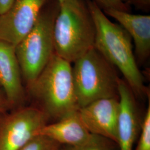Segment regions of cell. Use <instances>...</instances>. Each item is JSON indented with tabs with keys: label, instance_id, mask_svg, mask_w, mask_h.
<instances>
[{
	"label": "cell",
	"instance_id": "6da1fadb",
	"mask_svg": "<svg viewBox=\"0 0 150 150\" xmlns=\"http://www.w3.org/2000/svg\"><path fill=\"white\" fill-rule=\"evenodd\" d=\"M87 2L96 25L95 48L120 71L134 96L144 97L148 90L135 59L131 36L121 25L111 21L93 1Z\"/></svg>",
	"mask_w": 150,
	"mask_h": 150
},
{
	"label": "cell",
	"instance_id": "7a4b0ae2",
	"mask_svg": "<svg viewBox=\"0 0 150 150\" xmlns=\"http://www.w3.org/2000/svg\"><path fill=\"white\" fill-rule=\"evenodd\" d=\"M96 25L87 0H64L54 26V54L73 64L94 47Z\"/></svg>",
	"mask_w": 150,
	"mask_h": 150
},
{
	"label": "cell",
	"instance_id": "3957f363",
	"mask_svg": "<svg viewBox=\"0 0 150 150\" xmlns=\"http://www.w3.org/2000/svg\"><path fill=\"white\" fill-rule=\"evenodd\" d=\"M31 95L47 117L58 121L79 108L72 64L54 54L41 73L28 85Z\"/></svg>",
	"mask_w": 150,
	"mask_h": 150
},
{
	"label": "cell",
	"instance_id": "277c9868",
	"mask_svg": "<svg viewBox=\"0 0 150 150\" xmlns=\"http://www.w3.org/2000/svg\"><path fill=\"white\" fill-rule=\"evenodd\" d=\"M72 66L79 108L106 98H118L115 68L97 49L92 48Z\"/></svg>",
	"mask_w": 150,
	"mask_h": 150
},
{
	"label": "cell",
	"instance_id": "5b68a950",
	"mask_svg": "<svg viewBox=\"0 0 150 150\" xmlns=\"http://www.w3.org/2000/svg\"><path fill=\"white\" fill-rule=\"evenodd\" d=\"M59 10L57 0L49 7L44 6L31 31L15 47L22 77L27 85L40 75L54 54V23Z\"/></svg>",
	"mask_w": 150,
	"mask_h": 150
},
{
	"label": "cell",
	"instance_id": "8992f818",
	"mask_svg": "<svg viewBox=\"0 0 150 150\" xmlns=\"http://www.w3.org/2000/svg\"><path fill=\"white\" fill-rule=\"evenodd\" d=\"M38 107H21L0 114V150H20L47 124Z\"/></svg>",
	"mask_w": 150,
	"mask_h": 150
},
{
	"label": "cell",
	"instance_id": "52a82bcc",
	"mask_svg": "<svg viewBox=\"0 0 150 150\" xmlns=\"http://www.w3.org/2000/svg\"><path fill=\"white\" fill-rule=\"evenodd\" d=\"M47 0H16L0 15V40L16 47L38 20Z\"/></svg>",
	"mask_w": 150,
	"mask_h": 150
},
{
	"label": "cell",
	"instance_id": "ba28073f",
	"mask_svg": "<svg viewBox=\"0 0 150 150\" xmlns=\"http://www.w3.org/2000/svg\"><path fill=\"white\" fill-rule=\"evenodd\" d=\"M120 112L119 97L98 100L79 108L81 120L90 134L116 143Z\"/></svg>",
	"mask_w": 150,
	"mask_h": 150
},
{
	"label": "cell",
	"instance_id": "9c48e42d",
	"mask_svg": "<svg viewBox=\"0 0 150 150\" xmlns=\"http://www.w3.org/2000/svg\"><path fill=\"white\" fill-rule=\"evenodd\" d=\"M15 47L0 40V86L10 107L21 106L25 95Z\"/></svg>",
	"mask_w": 150,
	"mask_h": 150
},
{
	"label": "cell",
	"instance_id": "30bf717a",
	"mask_svg": "<svg viewBox=\"0 0 150 150\" xmlns=\"http://www.w3.org/2000/svg\"><path fill=\"white\" fill-rule=\"evenodd\" d=\"M118 93L120 112L117 144L119 150H133L141 128L134 96L127 84L120 79L118 80Z\"/></svg>",
	"mask_w": 150,
	"mask_h": 150
},
{
	"label": "cell",
	"instance_id": "8fae6325",
	"mask_svg": "<svg viewBox=\"0 0 150 150\" xmlns=\"http://www.w3.org/2000/svg\"><path fill=\"white\" fill-rule=\"evenodd\" d=\"M103 12L118 22L127 32L134 44L136 62H144L150 54V16L109 10Z\"/></svg>",
	"mask_w": 150,
	"mask_h": 150
},
{
	"label": "cell",
	"instance_id": "7c38bea8",
	"mask_svg": "<svg viewBox=\"0 0 150 150\" xmlns=\"http://www.w3.org/2000/svg\"><path fill=\"white\" fill-rule=\"evenodd\" d=\"M38 134L45 136L61 145L75 146L86 142L91 134L82 123L78 109L58 121L46 124Z\"/></svg>",
	"mask_w": 150,
	"mask_h": 150
},
{
	"label": "cell",
	"instance_id": "4fadbf2b",
	"mask_svg": "<svg viewBox=\"0 0 150 150\" xmlns=\"http://www.w3.org/2000/svg\"><path fill=\"white\" fill-rule=\"evenodd\" d=\"M59 150H119L117 144L97 134H91L83 144L75 146L61 145Z\"/></svg>",
	"mask_w": 150,
	"mask_h": 150
},
{
	"label": "cell",
	"instance_id": "5bb4252c",
	"mask_svg": "<svg viewBox=\"0 0 150 150\" xmlns=\"http://www.w3.org/2000/svg\"><path fill=\"white\" fill-rule=\"evenodd\" d=\"M61 145L47 137L38 134L20 150H59Z\"/></svg>",
	"mask_w": 150,
	"mask_h": 150
},
{
	"label": "cell",
	"instance_id": "9a60e30c",
	"mask_svg": "<svg viewBox=\"0 0 150 150\" xmlns=\"http://www.w3.org/2000/svg\"><path fill=\"white\" fill-rule=\"evenodd\" d=\"M139 140L135 150H150V103L141 125Z\"/></svg>",
	"mask_w": 150,
	"mask_h": 150
},
{
	"label": "cell",
	"instance_id": "2e32d148",
	"mask_svg": "<svg viewBox=\"0 0 150 150\" xmlns=\"http://www.w3.org/2000/svg\"><path fill=\"white\" fill-rule=\"evenodd\" d=\"M102 11L115 10L130 12L131 7L125 4L122 0H93Z\"/></svg>",
	"mask_w": 150,
	"mask_h": 150
},
{
	"label": "cell",
	"instance_id": "e0dca14e",
	"mask_svg": "<svg viewBox=\"0 0 150 150\" xmlns=\"http://www.w3.org/2000/svg\"><path fill=\"white\" fill-rule=\"evenodd\" d=\"M129 6H133L141 11L148 12L150 10V0H122Z\"/></svg>",
	"mask_w": 150,
	"mask_h": 150
},
{
	"label": "cell",
	"instance_id": "ac0fdd59",
	"mask_svg": "<svg viewBox=\"0 0 150 150\" xmlns=\"http://www.w3.org/2000/svg\"><path fill=\"white\" fill-rule=\"evenodd\" d=\"M16 0H0V15L5 13Z\"/></svg>",
	"mask_w": 150,
	"mask_h": 150
},
{
	"label": "cell",
	"instance_id": "d6986e66",
	"mask_svg": "<svg viewBox=\"0 0 150 150\" xmlns=\"http://www.w3.org/2000/svg\"><path fill=\"white\" fill-rule=\"evenodd\" d=\"M10 108L5 95L0 91V114L6 112Z\"/></svg>",
	"mask_w": 150,
	"mask_h": 150
},
{
	"label": "cell",
	"instance_id": "ffe728a7",
	"mask_svg": "<svg viewBox=\"0 0 150 150\" xmlns=\"http://www.w3.org/2000/svg\"><path fill=\"white\" fill-rule=\"evenodd\" d=\"M58 1V2H59V3H61V2H62V1H64V0H57Z\"/></svg>",
	"mask_w": 150,
	"mask_h": 150
}]
</instances>
